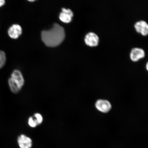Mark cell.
Masks as SVG:
<instances>
[{"label": "cell", "mask_w": 148, "mask_h": 148, "mask_svg": "<svg viewBox=\"0 0 148 148\" xmlns=\"http://www.w3.org/2000/svg\"><path fill=\"white\" fill-rule=\"evenodd\" d=\"M42 41L49 47H55L63 41L65 33L63 27L59 24L55 23L49 30L42 31Z\"/></svg>", "instance_id": "obj_1"}, {"label": "cell", "mask_w": 148, "mask_h": 148, "mask_svg": "<svg viewBox=\"0 0 148 148\" xmlns=\"http://www.w3.org/2000/svg\"><path fill=\"white\" fill-rule=\"evenodd\" d=\"M99 37L95 33L89 32L85 36V44L90 47H94L97 46L99 45Z\"/></svg>", "instance_id": "obj_2"}, {"label": "cell", "mask_w": 148, "mask_h": 148, "mask_svg": "<svg viewBox=\"0 0 148 148\" xmlns=\"http://www.w3.org/2000/svg\"><path fill=\"white\" fill-rule=\"evenodd\" d=\"M95 107L99 112L104 113L110 112L112 108L110 102L104 99L98 100L95 103Z\"/></svg>", "instance_id": "obj_3"}, {"label": "cell", "mask_w": 148, "mask_h": 148, "mask_svg": "<svg viewBox=\"0 0 148 148\" xmlns=\"http://www.w3.org/2000/svg\"><path fill=\"white\" fill-rule=\"evenodd\" d=\"M17 142L20 148H31L33 145L32 139L23 134H21L18 137Z\"/></svg>", "instance_id": "obj_4"}, {"label": "cell", "mask_w": 148, "mask_h": 148, "mask_svg": "<svg viewBox=\"0 0 148 148\" xmlns=\"http://www.w3.org/2000/svg\"><path fill=\"white\" fill-rule=\"evenodd\" d=\"M145 56V52L143 49L139 48L133 49L130 53V58L134 62H137Z\"/></svg>", "instance_id": "obj_5"}, {"label": "cell", "mask_w": 148, "mask_h": 148, "mask_svg": "<svg viewBox=\"0 0 148 148\" xmlns=\"http://www.w3.org/2000/svg\"><path fill=\"white\" fill-rule=\"evenodd\" d=\"M136 32L144 36H147L148 34V25L147 22L141 20L136 22L134 25Z\"/></svg>", "instance_id": "obj_6"}, {"label": "cell", "mask_w": 148, "mask_h": 148, "mask_svg": "<svg viewBox=\"0 0 148 148\" xmlns=\"http://www.w3.org/2000/svg\"><path fill=\"white\" fill-rule=\"evenodd\" d=\"M11 78L21 89L25 83V80L21 72L18 70H14L11 75Z\"/></svg>", "instance_id": "obj_7"}, {"label": "cell", "mask_w": 148, "mask_h": 148, "mask_svg": "<svg viewBox=\"0 0 148 148\" xmlns=\"http://www.w3.org/2000/svg\"><path fill=\"white\" fill-rule=\"evenodd\" d=\"M73 16V13L70 9L63 8L62 12L59 16L61 21L66 23H69L72 21Z\"/></svg>", "instance_id": "obj_8"}, {"label": "cell", "mask_w": 148, "mask_h": 148, "mask_svg": "<svg viewBox=\"0 0 148 148\" xmlns=\"http://www.w3.org/2000/svg\"><path fill=\"white\" fill-rule=\"evenodd\" d=\"M22 33V28L18 25H14L9 28L8 34L9 36L13 39H17Z\"/></svg>", "instance_id": "obj_9"}, {"label": "cell", "mask_w": 148, "mask_h": 148, "mask_svg": "<svg viewBox=\"0 0 148 148\" xmlns=\"http://www.w3.org/2000/svg\"><path fill=\"white\" fill-rule=\"evenodd\" d=\"M8 83L11 91L14 93L17 94L21 90V88L18 86L11 77L9 79Z\"/></svg>", "instance_id": "obj_10"}, {"label": "cell", "mask_w": 148, "mask_h": 148, "mask_svg": "<svg viewBox=\"0 0 148 148\" xmlns=\"http://www.w3.org/2000/svg\"><path fill=\"white\" fill-rule=\"evenodd\" d=\"M6 60V55L4 52L0 51V69L4 66Z\"/></svg>", "instance_id": "obj_11"}, {"label": "cell", "mask_w": 148, "mask_h": 148, "mask_svg": "<svg viewBox=\"0 0 148 148\" xmlns=\"http://www.w3.org/2000/svg\"><path fill=\"white\" fill-rule=\"evenodd\" d=\"M28 124L29 126L33 127V128L36 127L38 125L36 119L32 117L29 118L28 120Z\"/></svg>", "instance_id": "obj_12"}, {"label": "cell", "mask_w": 148, "mask_h": 148, "mask_svg": "<svg viewBox=\"0 0 148 148\" xmlns=\"http://www.w3.org/2000/svg\"><path fill=\"white\" fill-rule=\"evenodd\" d=\"M34 116L35 119H36L38 125L41 124L43 121V118L42 115L39 113H36L35 114Z\"/></svg>", "instance_id": "obj_13"}, {"label": "cell", "mask_w": 148, "mask_h": 148, "mask_svg": "<svg viewBox=\"0 0 148 148\" xmlns=\"http://www.w3.org/2000/svg\"><path fill=\"white\" fill-rule=\"evenodd\" d=\"M5 0H0V7L3 6L5 4Z\"/></svg>", "instance_id": "obj_14"}, {"label": "cell", "mask_w": 148, "mask_h": 148, "mask_svg": "<svg viewBox=\"0 0 148 148\" xmlns=\"http://www.w3.org/2000/svg\"><path fill=\"white\" fill-rule=\"evenodd\" d=\"M27 1L30 2H33L36 1V0H27Z\"/></svg>", "instance_id": "obj_15"}, {"label": "cell", "mask_w": 148, "mask_h": 148, "mask_svg": "<svg viewBox=\"0 0 148 148\" xmlns=\"http://www.w3.org/2000/svg\"><path fill=\"white\" fill-rule=\"evenodd\" d=\"M146 67H147V70H148V63L147 64V65H146Z\"/></svg>", "instance_id": "obj_16"}]
</instances>
